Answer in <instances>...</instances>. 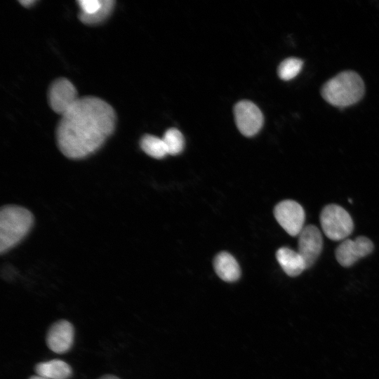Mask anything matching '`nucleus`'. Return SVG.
Instances as JSON below:
<instances>
[{
	"mask_svg": "<svg viewBox=\"0 0 379 379\" xmlns=\"http://www.w3.org/2000/svg\"><path fill=\"white\" fill-rule=\"evenodd\" d=\"M115 125L116 114L109 104L97 97L79 98L58 122V147L67 158H85L104 144Z\"/></svg>",
	"mask_w": 379,
	"mask_h": 379,
	"instance_id": "1",
	"label": "nucleus"
},
{
	"mask_svg": "<svg viewBox=\"0 0 379 379\" xmlns=\"http://www.w3.org/2000/svg\"><path fill=\"white\" fill-rule=\"evenodd\" d=\"M364 91V84L361 77L355 72L345 71L324 84L321 95L331 105L345 107L359 101Z\"/></svg>",
	"mask_w": 379,
	"mask_h": 379,
	"instance_id": "2",
	"label": "nucleus"
},
{
	"mask_svg": "<svg viewBox=\"0 0 379 379\" xmlns=\"http://www.w3.org/2000/svg\"><path fill=\"white\" fill-rule=\"evenodd\" d=\"M34 221L32 213L15 205L3 206L0 211V253L18 244L28 233Z\"/></svg>",
	"mask_w": 379,
	"mask_h": 379,
	"instance_id": "3",
	"label": "nucleus"
},
{
	"mask_svg": "<svg viewBox=\"0 0 379 379\" xmlns=\"http://www.w3.org/2000/svg\"><path fill=\"white\" fill-rule=\"evenodd\" d=\"M320 223L324 234L333 241L346 239L354 229L349 213L337 204H328L322 209Z\"/></svg>",
	"mask_w": 379,
	"mask_h": 379,
	"instance_id": "4",
	"label": "nucleus"
},
{
	"mask_svg": "<svg viewBox=\"0 0 379 379\" xmlns=\"http://www.w3.org/2000/svg\"><path fill=\"white\" fill-rule=\"evenodd\" d=\"M274 215L291 236H298L305 227V211L300 204L293 200H284L277 204L274 209Z\"/></svg>",
	"mask_w": 379,
	"mask_h": 379,
	"instance_id": "5",
	"label": "nucleus"
},
{
	"mask_svg": "<svg viewBox=\"0 0 379 379\" xmlns=\"http://www.w3.org/2000/svg\"><path fill=\"white\" fill-rule=\"evenodd\" d=\"M374 245L371 239L360 236L355 239L343 240L336 248L335 255L340 265L348 267L371 254Z\"/></svg>",
	"mask_w": 379,
	"mask_h": 379,
	"instance_id": "6",
	"label": "nucleus"
},
{
	"mask_svg": "<svg viewBox=\"0 0 379 379\" xmlns=\"http://www.w3.org/2000/svg\"><path fill=\"white\" fill-rule=\"evenodd\" d=\"M79 99L74 84L67 79L59 78L51 85L48 100L51 108L55 113L64 114Z\"/></svg>",
	"mask_w": 379,
	"mask_h": 379,
	"instance_id": "7",
	"label": "nucleus"
},
{
	"mask_svg": "<svg viewBox=\"0 0 379 379\" xmlns=\"http://www.w3.org/2000/svg\"><path fill=\"white\" fill-rule=\"evenodd\" d=\"M234 113L237 126L244 135L251 137L260 130L263 116L260 109L252 102L242 100L237 102Z\"/></svg>",
	"mask_w": 379,
	"mask_h": 379,
	"instance_id": "8",
	"label": "nucleus"
},
{
	"mask_svg": "<svg viewBox=\"0 0 379 379\" xmlns=\"http://www.w3.org/2000/svg\"><path fill=\"white\" fill-rule=\"evenodd\" d=\"M298 247L307 267L312 266L323 248V238L319 228L313 225L305 226L298 234Z\"/></svg>",
	"mask_w": 379,
	"mask_h": 379,
	"instance_id": "9",
	"label": "nucleus"
},
{
	"mask_svg": "<svg viewBox=\"0 0 379 379\" xmlns=\"http://www.w3.org/2000/svg\"><path fill=\"white\" fill-rule=\"evenodd\" d=\"M74 334L72 324L67 320L60 319L49 328L46 337V345L55 353H66L73 345Z\"/></svg>",
	"mask_w": 379,
	"mask_h": 379,
	"instance_id": "10",
	"label": "nucleus"
},
{
	"mask_svg": "<svg viewBox=\"0 0 379 379\" xmlns=\"http://www.w3.org/2000/svg\"><path fill=\"white\" fill-rule=\"evenodd\" d=\"M276 258L282 270L290 277L298 276L307 268L301 255L289 248H279Z\"/></svg>",
	"mask_w": 379,
	"mask_h": 379,
	"instance_id": "11",
	"label": "nucleus"
},
{
	"mask_svg": "<svg viewBox=\"0 0 379 379\" xmlns=\"http://www.w3.org/2000/svg\"><path fill=\"white\" fill-rule=\"evenodd\" d=\"M213 267L218 276L225 281L233 282L241 275L236 259L227 252H220L214 258Z\"/></svg>",
	"mask_w": 379,
	"mask_h": 379,
	"instance_id": "12",
	"label": "nucleus"
},
{
	"mask_svg": "<svg viewBox=\"0 0 379 379\" xmlns=\"http://www.w3.org/2000/svg\"><path fill=\"white\" fill-rule=\"evenodd\" d=\"M34 371L36 375L48 379H69L72 375L71 366L60 359L37 363Z\"/></svg>",
	"mask_w": 379,
	"mask_h": 379,
	"instance_id": "13",
	"label": "nucleus"
},
{
	"mask_svg": "<svg viewBox=\"0 0 379 379\" xmlns=\"http://www.w3.org/2000/svg\"><path fill=\"white\" fill-rule=\"evenodd\" d=\"M140 147L147 154L155 159H162L168 154L163 139L152 135L147 134L142 137Z\"/></svg>",
	"mask_w": 379,
	"mask_h": 379,
	"instance_id": "14",
	"label": "nucleus"
},
{
	"mask_svg": "<svg viewBox=\"0 0 379 379\" xmlns=\"http://www.w3.org/2000/svg\"><path fill=\"white\" fill-rule=\"evenodd\" d=\"M168 154L177 155L184 149L185 141L182 134L177 128L168 129L162 138Z\"/></svg>",
	"mask_w": 379,
	"mask_h": 379,
	"instance_id": "15",
	"label": "nucleus"
},
{
	"mask_svg": "<svg viewBox=\"0 0 379 379\" xmlns=\"http://www.w3.org/2000/svg\"><path fill=\"white\" fill-rule=\"evenodd\" d=\"M113 0H102V6L93 15H85L79 13V18L84 24L95 25L103 22L111 14L114 6Z\"/></svg>",
	"mask_w": 379,
	"mask_h": 379,
	"instance_id": "16",
	"label": "nucleus"
},
{
	"mask_svg": "<svg viewBox=\"0 0 379 379\" xmlns=\"http://www.w3.org/2000/svg\"><path fill=\"white\" fill-rule=\"evenodd\" d=\"M303 62L299 58H286L280 63L278 67V75L283 80H291L299 74Z\"/></svg>",
	"mask_w": 379,
	"mask_h": 379,
	"instance_id": "17",
	"label": "nucleus"
},
{
	"mask_svg": "<svg viewBox=\"0 0 379 379\" xmlns=\"http://www.w3.org/2000/svg\"><path fill=\"white\" fill-rule=\"evenodd\" d=\"M81 13L93 15L102 6V0H79L77 1Z\"/></svg>",
	"mask_w": 379,
	"mask_h": 379,
	"instance_id": "18",
	"label": "nucleus"
},
{
	"mask_svg": "<svg viewBox=\"0 0 379 379\" xmlns=\"http://www.w3.org/2000/svg\"><path fill=\"white\" fill-rule=\"evenodd\" d=\"M19 2L25 7H29L33 4H34L35 1H33V0H23V1H20Z\"/></svg>",
	"mask_w": 379,
	"mask_h": 379,
	"instance_id": "19",
	"label": "nucleus"
},
{
	"mask_svg": "<svg viewBox=\"0 0 379 379\" xmlns=\"http://www.w3.org/2000/svg\"><path fill=\"white\" fill-rule=\"evenodd\" d=\"M99 379H120L116 375H105L100 378Z\"/></svg>",
	"mask_w": 379,
	"mask_h": 379,
	"instance_id": "20",
	"label": "nucleus"
},
{
	"mask_svg": "<svg viewBox=\"0 0 379 379\" xmlns=\"http://www.w3.org/2000/svg\"><path fill=\"white\" fill-rule=\"evenodd\" d=\"M29 379H48V378L36 375H32Z\"/></svg>",
	"mask_w": 379,
	"mask_h": 379,
	"instance_id": "21",
	"label": "nucleus"
}]
</instances>
